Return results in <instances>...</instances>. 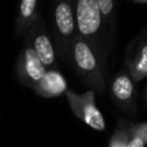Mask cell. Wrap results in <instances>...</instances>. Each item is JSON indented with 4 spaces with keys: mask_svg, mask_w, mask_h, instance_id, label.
Returning <instances> with one entry per match:
<instances>
[{
    "mask_svg": "<svg viewBox=\"0 0 147 147\" xmlns=\"http://www.w3.org/2000/svg\"><path fill=\"white\" fill-rule=\"evenodd\" d=\"M68 62L71 63L77 75L91 91L101 94L106 92V64L93 48L78 36L71 44Z\"/></svg>",
    "mask_w": 147,
    "mask_h": 147,
    "instance_id": "1",
    "label": "cell"
},
{
    "mask_svg": "<svg viewBox=\"0 0 147 147\" xmlns=\"http://www.w3.org/2000/svg\"><path fill=\"white\" fill-rule=\"evenodd\" d=\"M74 6L77 36L84 39L106 64L111 48L106 40L96 0H78Z\"/></svg>",
    "mask_w": 147,
    "mask_h": 147,
    "instance_id": "2",
    "label": "cell"
},
{
    "mask_svg": "<svg viewBox=\"0 0 147 147\" xmlns=\"http://www.w3.org/2000/svg\"><path fill=\"white\" fill-rule=\"evenodd\" d=\"M74 1H59L55 2L52 10L53 24V45L56 56L62 61H69V53L71 44L77 37L75 6Z\"/></svg>",
    "mask_w": 147,
    "mask_h": 147,
    "instance_id": "3",
    "label": "cell"
},
{
    "mask_svg": "<svg viewBox=\"0 0 147 147\" xmlns=\"http://www.w3.org/2000/svg\"><path fill=\"white\" fill-rule=\"evenodd\" d=\"M65 99L74 115L85 123L87 126L95 131L106 130V121L101 110L95 105V92L86 91L83 93H77L72 90H67Z\"/></svg>",
    "mask_w": 147,
    "mask_h": 147,
    "instance_id": "4",
    "label": "cell"
},
{
    "mask_svg": "<svg viewBox=\"0 0 147 147\" xmlns=\"http://www.w3.org/2000/svg\"><path fill=\"white\" fill-rule=\"evenodd\" d=\"M25 42L30 45L41 64L48 69H55L57 63V56L53 41L47 31L46 24L41 17L37 20L33 26L25 34Z\"/></svg>",
    "mask_w": 147,
    "mask_h": 147,
    "instance_id": "5",
    "label": "cell"
},
{
    "mask_svg": "<svg viewBox=\"0 0 147 147\" xmlns=\"http://www.w3.org/2000/svg\"><path fill=\"white\" fill-rule=\"evenodd\" d=\"M110 96L114 103L129 114H134L137 110V91L136 83L124 69L119 70L110 80Z\"/></svg>",
    "mask_w": 147,
    "mask_h": 147,
    "instance_id": "6",
    "label": "cell"
},
{
    "mask_svg": "<svg viewBox=\"0 0 147 147\" xmlns=\"http://www.w3.org/2000/svg\"><path fill=\"white\" fill-rule=\"evenodd\" d=\"M46 70L47 69L41 64L33 49L25 42L16 61V76L18 82L22 85L32 88L44 77Z\"/></svg>",
    "mask_w": 147,
    "mask_h": 147,
    "instance_id": "7",
    "label": "cell"
},
{
    "mask_svg": "<svg viewBox=\"0 0 147 147\" xmlns=\"http://www.w3.org/2000/svg\"><path fill=\"white\" fill-rule=\"evenodd\" d=\"M124 63L136 84L147 78V30H144L130 45Z\"/></svg>",
    "mask_w": 147,
    "mask_h": 147,
    "instance_id": "8",
    "label": "cell"
},
{
    "mask_svg": "<svg viewBox=\"0 0 147 147\" xmlns=\"http://www.w3.org/2000/svg\"><path fill=\"white\" fill-rule=\"evenodd\" d=\"M32 90L39 96L51 99L64 94L68 90L67 79L56 69L46 70L44 77L32 87Z\"/></svg>",
    "mask_w": 147,
    "mask_h": 147,
    "instance_id": "9",
    "label": "cell"
},
{
    "mask_svg": "<svg viewBox=\"0 0 147 147\" xmlns=\"http://www.w3.org/2000/svg\"><path fill=\"white\" fill-rule=\"evenodd\" d=\"M38 6V0H23L20 3L14 25L16 36H25L40 17Z\"/></svg>",
    "mask_w": 147,
    "mask_h": 147,
    "instance_id": "10",
    "label": "cell"
},
{
    "mask_svg": "<svg viewBox=\"0 0 147 147\" xmlns=\"http://www.w3.org/2000/svg\"><path fill=\"white\" fill-rule=\"evenodd\" d=\"M98 8L101 15V21L103 25V31L106 36V40L111 48L114 34L116 30V21H117V2L114 0H96Z\"/></svg>",
    "mask_w": 147,
    "mask_h": 147,
    "instance_id": "11",
    "label": "cell"
},
{
    "mask_svg": "<svg viewBox=\"0 0 147 147\" xmlns=\"http://www.w3.org/2000/svg\"><path fill=\"white\" fill-rule=\"evenodd\" d=\"M129 125H130V122L127 121H124V119L118 121L117 126L109 139L108 147H126L127 146Z\"/></svg>",
    "mask_w": 147,
    "mask_h": 147,
    "instance_id": "12",
    "label": "cell"
},
{
    "mask_svg": "<svg viewBox=\"0 0 147 147\" xmlns=\"http://www.w3.org/2000/svg\"><path fill=\"white\" fill-rule=\"evenodd\" d=\"M126 147H146L140 123H130L129 140Z\"/></svg>",
    "mask_w": 147,
    "mask_h": 147,
    "instance_id": "13",
    "label": "cell"
},
{
    "mask_svg": "<svg viewBox=\"0 0 147 147\" xmlns=\"http://www.w3.org/2000/svg\"><path fill=\"white\" fill-rule=\"evenodd\" d=\"M140 125H141V130H142V136H144V139H145V144H146V147H147V122H141Z\"/></svg>",
    "mask_w": 147,
    "mask_h": 147,
    "instance_id": "14",
    "label": "cell"
},
{
    "mask_svg": "<svg viewBox=\"0 0 147 147\" xmlns=\"http://www.w3.org/2000/svg\"><path fill=\"white\" fill-rule=\"evenodd\" d=\"M133 5H147V0H129Z\"/></svg>",
    "mask_w": 147,
    "mask_h": 147,
    "instance_id": "15",
    "label": "cell"
},
{
    "mask_svg": "<svg viewBox=\"0 0 147 147\" xmlns=\"http://www.w3.org/2000/svg\"><path fill=\"white\" fill-rule=\"evenodd\" d=\"M145 100H146V105H147V87L145 88Z\"/></svg>",
    "mask_w": 147,
    "mask_h": 147,
    "instance_id": "16",
    "label": "cell"
}]
</instances>
